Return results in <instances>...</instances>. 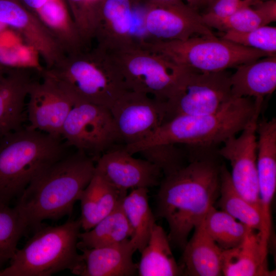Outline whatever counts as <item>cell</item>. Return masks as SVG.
<instances>
[{
  "mask_svg": "<svg viewBox=\"0 0 276 276\" xmlns=\"http://www.w3.org/2000/svg\"><path fill=\"white\" fill-rule=\"evenodd\" d=\"M196 148L188 164L165 175L156 196V215L168 224L170 244L181 249L219 195L222 164L217 150Z\"/></svg>",
  "mask_w": 276,
  "mask_h": 276,
  "instance_id": "6da1fadb",
  "label": "cell"
},
{
  "mask_svg": "<svg viewBox=\"0 0 276 276\" xmlns=\"http://www.w3.org/2000/svg\"><path fill=\"white\" fill-rule=\"evenodd\" d=\"M95 162L77 150L39 173L19 196L15 205L27 228L35 229L44 220L71 215L75 203L95 174Z\"/></svg>",
  "mask_w": 276,
  "mask_h": 276,
  "instance_id": "7a4b0ae2",
  "label": "cell"
},
{
  "mask_svg": "<svg viewBox=\"0 0 276 276\" xmlns=\"http://www.w3.org/2000/svg\"><path fill=\"white\" fill-rule=\"evenodd\" d=\"M263 101L250 97L233 98L214 113L175 117L143 140L126 146V149L134 154L157 145L215 147L241 132L254 114L262 109Z\"/></svg>",
  "mask_w": 276,
  "mask_h": 276,
  "instance_id": "3957f363",
  "label": "cell"
},
{
  "mask_svg": "<svg viewBox=\"0 0 276 276\" xmlns=\"http://www.w3.org/2000/svg\"><path fill=\"white\" fill-rule=\"evenodd\" d=\"M60 138L29 127L0 139V202L18 198L42 170L66 155Z\"/></svg>",
  "mask_w": 276,
  "mask_h": 276,
  "instance_id": "277c9868",
  "label": "cell"
},
{
  "mask_svg": "<svg viewBox=\"0 0 276 276\" xmlns=\"http://www.w3.org/2000/svg\"><path fill=\"white\" fill-rule=\"evenodd\" d=\"M81 228L80 219L58 226L41 224L32 237L17 249L2 276H49L71 271L79 257L78 243Z\"/></svg>",
  "mask_w": 276,
  "mask_h": 276,
  "instance_id": "5b68a950",
  "label": "cell"
},
{
  "mask_svg": "<svg viewBox=\"0 0 276 276\" xmlns=\"http://www.w3.org/2000/svg\"><path fill=\"white\" fill-rule=\"evenodd\" d=\"M141 44L179 66L203 73L225 71L269 56L215 35L195 36L186 40H145Z\"/></svg>",
  "mask_w": 276,
  "mask_h": 276,
  "instance_id": "8992f818",
  "label": "cell"
},
{
  "mask_svg": "<svg viewBox=\"0 0 276 276\" xmlns=\"http://www.w3.org/2000/svg\"><path fill=\"white\" fill-rule=\"evenodd\" d=\"M120 72L128 90L165 101L188 70L140 42L106 51Z\"/></svg>",
  "mask_w": 276,
  "mask_h": 276,
  "instance_id": "52a82bcc",
  "label": "cell"
},
{
  "mask_svg": "<svg viewBox=\"0 0 276 276\" xmlns=\"http://www.w3.org/2000/svg\"><path fill=\"white\" fill-rule=\"evenodd\" d=\"M94 60L79 58L71 64L61 90L72 101L108 108L128 90L107 52L99 48Z\"/></svg>",
  "mask_w": 276,
  "mask_h": 276,
  "instance_id": "ba28073f",
  "label": "cell"
},
{
  "mask_svg": "<svg viewBox=\"0 0 276 276\" xmlns=\"http://www.w3.org/2000/svg\"><path fill=\"white\" fill-rule=\"evenodd\" d=\"M230 76L225 71L203 73L188 69L164 101V122L176 116L217 111L233 98Z\"/></svg>",
  "mask_w": 276,
  "mask_h": 276,
  "instance_id": "9c48e42d",
  "label": "cell"
},
{
  "mask_svg": "<svg viewBox=\"0 0 276 276\" xmlns=\"http://www.w3.org/2000/svg\"><path fill=\"white\" fill-rule=\"evenodd\" d=\"M61 137L95 161L120 142L109 108L85 102L73 104L62 127Z\"/></svg>",
  "mask_w": 276,
  "mask_h": 276,
  "instance_id": "30bf717a",
  "label": "cell"
},
{
  "mask_svg": "<svg viewBox=\"0 0 276 276\" xmlns=\"http://www.w3.org/2000/svg\"><path fill=\"white\" fill-rule=\"evenodd\" d=\"M120 142L125 146L150 135L165 118L164 101L145 94L127 90L109 108Z\"/></svg>",
  "mask_w": 276,
  "mask_h": 276,
  "instance_id": "8fae6325",
  "label": "cell"
},
{
  "mask_svg": "<svg viewBox=\"0 0 276 276\" xmlns=\"http://www.w3.org/2000/svg\"><path fill=\"white\" fill-rule=\"evenodd\" d=\"M261 110L254 114L238 136L230 137L223 143V147L217 150L220 157L230 163V176L235 189L260 212L256 129Z\"/></svg>",
  "mask_w": 276,
  "mask_h": 276,
  "instance_id": "7c38bea8",
  "label": "cell"
},
{
  "mask_svg": "<svg viewBox=\"0 0 276 276\" xmlns=\"http://www.w3.org/2000/svg\"><path fill=\"white\" fill-rule=\"evenodd\" d=\"M143 21L146 40H186L215 35L202 14L185 1L148 5Z\"/></svg>",
  "mask_w": 276,
  "mask_h": 276,
  "instance_id": "4fadbf2b",
  "label": "cell"
},
{
  "mask_svg": "<svg viewBox=\"0 0 276 276\" xmlns=\"http://www.w3.org/2000/svg\"><path fill=\"white\" fill-rule=\"evenodd\" d=\"M94 12L100 48L110 51L146 39L144 29L136 26L131 0H95Z\"/></svg>",
  "mask_w": 276,
  "mask_h": 276,
  "instance_id": "5bb4252c",
  "label": "cell"
},
{
  "mask_svg": "<svg viewBox=\"0 0 276 276\" xmlns=\"http://www.w3.org/2000/svg\"><path fill=\"white\" fill-rule=\"evenodd\" d=\"M132 155L124 147H113L96 159L95 172L116 188L124 191L159 185L163 173L160 169L145 159Z\"/></svg>",
  "mask_w": 276,
  "mask_h": 276,
  "instance_id": "9a60e30c",
  "label": "cell"
},
{
  "mask_svg": "<svg viewBox=\"0 0 276 276\" xmlns=\"http://www.w3.org/2000/svg\"><path fill=\"white\" fill-rule=\"evenodd\" d=\"M77 262L71 271L82 276H132L137 274L133 261L136 250L130 239L102 247L81 248Z\"/></svg>",
  "mask_w": 276,
  "mask_h": 276,
  "instance_id": "2e32d148",
  "label": "cell"
},
{
  "mask_svg": "<svg viewBox=\"0 0 276 276\" xmlns=\"http://www.w3.org/2000/svg\"><path fill=\"white\" fill-rule=\"evenodd\" d=\"M28 108L30 128L61 138L64 123L73 105L61 89L34 87Z\"/></svg>",
  "mask_w": 276,
  "mask_h": 276,
  "instance_id": "e0dca14e",
  "label": "cell"
},
{
  "mask_svg": "<svg viewBox=\"0 0 276 276\" xmlns=\"http://www.w3.org/2000/svg\"><path fill=\"white\" fill-rule=\"evenodd\" d=\"M230 76L233 98L264 99L276 88V56H269L240 64Z\"/></svg>",
  "mask_w": 276,
  "mask_h": 276,
  "instance_id": "ac0fdd59",
  "label": "cell"
},
{
  "mask_svg": "<svg viewBox=\"0 0 276 276\" xmlns=\"http://www.w3.org/2000/svg\"><path fill=\"white\" fill-rule=\"evenodd\" d=\"M192 237L184 248L182 274L190 276L222 275L223 250L207 234L202 222L194 229Z\"/></svg>",
  "mask_w": 276,
  "mask_h": 276,
  "instance_id": "d6986e66",
  "label": "cell"
},
{
  "mask_svg": "<svg viewBox=\"0 0 276 276\" xmlns=\"http://www.w3.org/2000/svg\"><path fill=\"white\" fill-rule=\"evenodd\" d=\"M126 195L127 191L116 188L95 172L79 199L81 228L84 231L90 229L120 205Z\"/></svg>",
  "mask_w": 276,
  "mask_h": 276,
  "instance_id": "ffe728a7",
  "label": "cell"
},
{
  "mask_svg": "<svg viewBox=\"0 0 276 276\" xmlns=\"http://www.w3.org/2000/svg\"><path fill=\"white\" fill-rule=\"evenodd\" d=\"M267 263V257L262 252L259 233L250 228L241 243L223 250L222 275H270Z\"/></svg>",
  "mask_w": 276,
  "mask_h": 276,
  "instance_id": "44dd1931",
  "label": "cell"
},
{
  "mask_svg": "<svg viewBox=\"0 0 276 276\" xmlns=\"http://www.w3.org/2000/svg\"><path fill=\"white\" fill-rule=\"evenodd\" d=\"M137 274L140 276H176L182 271L172 253L168 235L154 224L148 242L141 252Z\"/></svg>",
  "mask_w": 276,
  "mask_h": 276,
  "instance_id": "7402d4cb",
  "label": "cell"
},
{
  "mask_svg": "<svg viewBox=\"0 0 276 276\" xmlns=\"http://www.w3.org/2000/svg\"><path fill=\"white\" fill-rule=\"evenodd\" d=\"M133 231L121 203L90 229L80 233L78 249L113 245L130 239Z\"/></svg>",
  "mask_w": 276,
  "mask_h": 276,
  "instance_id": "603a6c76",
  "label": "cell"
},
{
  "mask_svg": "<svg viewBox=\"0 0 276 276\" xmlns=\"http://www.w3.org/2000/svg\"><path fill=\"white\" fill-rule=\"evenodd\" d=\"M148 192L146 188L132 189L121 203L133 231L130 240L140 252L147 245L155 223V217L149 204Z\"/></svg>",
  "mask_w": 276,
  "mask_h": 276,
  "instance_id": "cb8c5ba5",
  "label": "cell"
},
{
  "mask_svg": "<svg viewBox=\"0 0 276 276\" xmlns=\"http://www.w3.org/2000/svg\"><path fill=\"white\" fill-rule=\"evenodd\" d=\"M218 205L228 214L248 227L259 232L261 217L258 209L245 200L237 191L231 180L230 172L222 164Z\"/></svg>",
  "mask_w": 276,
  "mask_h": 276,
  "instance_id": "d4e9b609",
  "label": "cell"
},
{
  "mask_svg": "<svg viewBox=\"0 0 276 276\" xmlns=\"http://www.w3.org/2000/svg\"><path fill=\"white\" fill-rule=\"evenodd\" d=\"M24 85L20 79L13 76L0 80V139L22 128Z\"/></svg>",
  "mask_w": 276,
  "mask_h": 276,
  "instance_id": "484cf974",
  "label": "cell"
},
{
  "mask_svg": "<svg viewBox=\"0 0 276 276\" xmlns=\"http://www.w3.org/2000/svg\"><path fill=\"white\" fill-rule=\"evenodd\" d=\"M202 224L207 234L223 250L239 245L250 228L214 206L208 211Z\"/></svg>",
  "mask_w": 276,
  "mask_h": 276,
  "instance_id": "4316f807",
  "label": "cell"
},
{
  "mask_svg": "<svg viewBox=\"0 0 276 276\" xmlns=\"http://www.w3.org/2000/svg\"><path fill=\"white\" fill-rule=\"evenodd\" d=\"M27 225L16 207L0 202V270L16 251Z\"/></svg>",
  "mask_w": 276,
  "mask_h": 276,
  "instance_id": "83f0119b",
  "label": "cell"
},
{
  "mask_svg": "<svg viewBox=\"0 0 276 276\" xmlns=\"http://www.w3.org/2000/svg\"><path fill=\"white\" fill-rule=\"evenodd\" d=\"M209 28L222 32L226 31L246 32L266 26L271 20L257 6L246 7L221 18H203Z\"/></svg>",
  "mask_w": 276,
  "mask_h": 276,
  "instance_id": "f1b7e54d",
  "label": "cell"
},
{
  "mask_svg": "<svg viewBox=\"0 0 276 276\" xmlns=\"http://www.w3.org/2000/svg\"><path fill=\"white\" fill-rule=\"evenodd\" d=\"M221 38L236 44L275 55L276 28L268 25L246 32L226 31Z\"/></svg>",
  "mask_w": 276,
  "mask_h": 276,
  "instance_id": "f546056e",
  "label": "cell"
},
{
  "mask_svg": "<svg viewBox=\"0 0 276 276\" xmlns=\"http://www.w3.org/2000/svg\"><path fill=\"white\" fill-rule=\"evenodd\" d=\"M144 159L158 167L165 175L183 167V154L175 145H157L139 152Z\"/></svg>",
  "mask_w": 276,
  "mask_h": 276,
  "instance_id": "4dcf8cb0",
  "label": "cell"
},
{
  "mask_svg": "<svg viewBox=\"0 0 276 276\" xmlns=\"http://www.w3.org/2000/svg\"><path fill=\"white\" fill-rule=\"evenodd\" d=\"M260 0H214L202 14L203 18H221L238 10L256 5Z\"/></svg>",
  "mask_w": 276,
  "mask_h": 276,
  "instance_id": "1f68e13d",
  "label": "cell"
},
{
  "mask_svg": "<svg viewBox=\"0 0 276 276\" xmlns=\"http://www.w3.org/2000/svg\"><path fill=\"white\" fill-rule=\"evenodd\" d=\"M28 20V13L17 1L0 0V23L20 28Z\"/></svg>",
  "mask_w": 276,
  "mask_h": 276,
  "instance_id": "d6a6232c",
  "label": "cell"
},
{
  "mask_svg": "<svg viewBox=\"0 0 276 276\" xmlns=\"http://www.w3.org/2000/svg\"><path fill=\"white\" fill-rule=\"evenodd\" d=\"M43 19L50 25L58 26L65 19V13L62 7L56 2L48 0L40 9Z\"/></svg>",
  "mask_w": 276,
  "mask_h": 276,
  "instance_id": "836d02e7",
  "label": "cell"
},
{
  "mask_svg": "<svg viewBox=\"0 0 276 276\" xmlns=\"http://www.w3.org/2000/svg\"><path fill=\"white\" fill-rule=\"evenodd\" d=\"M73 5L75 12L82 20L90 18L94 24L93 5L89 2L90 0H69Z\"/></svg>",
  "mask_w": 276,
  "mask_h": 276,
  "instance_id": "e575fe53",
  "label": "cell"
},
{
  "mask_svg": "<svg viewBox=\"0 0 276 276\" xmlns=\"http://www.w3.org/2000/svg\"><path fill=\"white\" fill-rule=\"evenodd\" d=\"M214 0H191L190 6L198 10V9L206 8L212 4Z\"/></svg>",
  "mask_w": 276,
  "mask_h": 276,
  "instance_id": "d590c367",
  "label": "cell"
},
{
  "mask_svg": "<svg viewBox=\"0 0 276 276\" xmlns=\"http://www.w3.org/2000/svg\"><path fill=\"white\" fill-rule=\"evenodd\" d=\"M29 7L33 9H40L48 0H21Z\"/></svg>",
  "mask_w": 276,
  "mask_h": 276,
  "instance_id": "8d00e7d4",
  "label": "cell"
},
{
  "mask_svg": "<svg viewBox=\"0 0 276 276\" xmlns=\"http://www.w3.org/2000/svg\"><path fill=\"white\" fill-rule=\"evenodd\" d=\"M179 1H185L190 5L191 0H146L148 5L157 3H172Z\"/></svg>",
  "mask_w": 276,
  "mask_h": 276,
  "instance_id": "74e56055",
  "label": "cell"
},
{
  "mask_svg": "<svg viewBox=\"0 0 276 276\" xmlns=\"http://www.w3.org/2000/svg\"><path fill=\"white\" fill-rule=\"evenodd\" d=\"M0 276H2V272H1V270H0Z\"/></svg>",
  "mask_w": 276,
  "mask_h": 276,
  "instance_id": "f35d334b",
  "label": "cell"
},
{
  "mask_svg": "<svg viewBox=\"0 0 276 276\" xmlns=\"http://www.w3.org/2000/svg\"><path fill=\"white\" fill-rule=\"evenodd\" d=\"M262 1H268V0H261Z\"/></svg>",
  "mask_w": 276,
  "mask_h": 276,
  "instance_id": "ab89813d",
  "label": "cell"
},
{
  "mask_svg": "<svg viewBox=\"0 0 276 276\" xmlns=\"http://www.w3.org/2000/svg\"><path fill=\"white\" fill-rule=\"evenodd\" d=\"M2 78L0 77V80Z\"/></svg>",
  "mask_w": 276,
  "mask_h": 276,
  "instance_id": "60d3db41",
  "label": "cell"
},
{
  "mask_svg": "<svg viewBox=\"0 0 276 276\" xmlns=\"http://www.w3.org/2000/svg\"><path fill=\"white\" fill-rule=\"evenodd\" d=\"M14 1H16V0H14Z\"/></svg>",
  "mask_w": 276,
  "mask_h": 276,
  "instance_id": "b9f144b4",
  "label": "cell"
}]
</instances>
